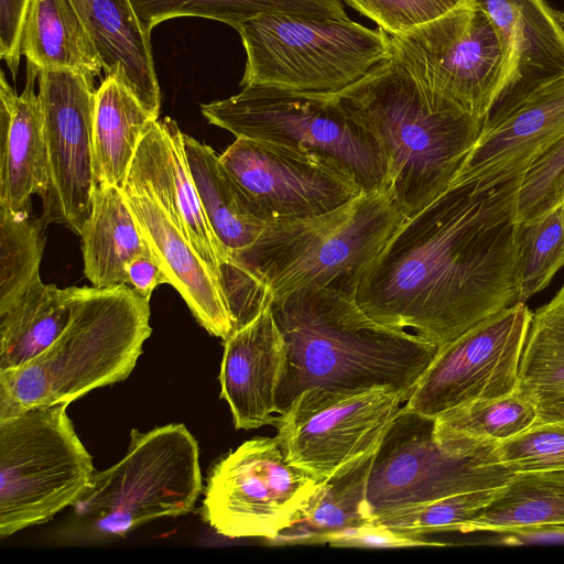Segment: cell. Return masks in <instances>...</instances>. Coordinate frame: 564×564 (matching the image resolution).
I'll use <instances>...</instances> for the list:
<instances>
[{
  "label": "cell",
  "mask_w": 564,
  "mask_h": 564,
  "mask_svg": "<svg viewBox=\"0 0 564 564\" xmlns=\"http://www.w3.org/2000/svg\"><path fill=\"white\" fill-rule=\"evenodd\" d=\"M177 123L153 120L143 133L124 185L144 189L167 213L220 282L225 252L204 214Z\"/></svg>",
  "instance_id": "cell-18"
},
{
  "label": "cell",
  "mask_w": 564,
  "mask_h": 564,
  "mask_svg": "<svg viewBox=\"0 0 564 564\" xmlns=\"http://www.w3.org/2000/svg\"><path fill=\"white\" fill-rule=\"evenodd\" d=\"M499 462L513 475L564 473V423L536 419L496 445Z\"/></svg>",
  "instance_id": "cell-37"
},
{
  "label": "cell",
  "mask_w": 564,
  "mask_h": 564,
  "mask_svg": "<svg viewBox=\"0 0 564 564\" xmlns=\"http://www.w3.org/2000/svg\"><path fill=\"white\" fill-rule=\"evenodd\" d=\"M69 403L0 421V536L51 520L89 488L93 459L67 415Z\"/></svg>",
  "instance_id": "cell-8"
},
{
  "label": "cell",
  "mask_w": 564,
  "mask_h": 564,
  "mask_svg": "<svg viewBox=\"0 0 564 564\" xmlns=\"http://www.w3.org/2000/svg\"><path fill=\"white\" fill-rule=\"evenodd\" d=\"M220 397L228 403L236 430L272 424L286 364V346L271 306L224 340Z\"/></svg>",
  "instance_id": "cell-19"
},
{
  "label": "cell",
  "mask_w": 564,
  "mask_h": 564,
  "mask_svg": "<svg viewBox=\"0 0 564 564\" xmlns=\"http://www.w3.org/2000/svg\"><path fill=\"white\" fill-rule=\"evenodd\" d=\"M321 482L286 460L275 436H256L213 465L202 516L224 536L272 541L299 522Z\"/></svg>",
  "instance_id": "cell-12"
},
{
  "label": "cell",
  "mask_w": 564,
  "mask_h": 564,
  "mask_svg": "<svg viewBox=\"0 0 564 564\" xmlns=\"http://www.w3.org/2000/svg\"><path fill=\"white\" fill-rule=\"evenodd\" d=\"M147 245L191 313L210 335L227 339L232 321L220 282L167 213L139 187H122Z\"/></svg>",
  "instance_id": "cell-20"
},
{
  "label": "cell",
  "mask_w": 564,
  "mask_h": 564,
  "mask_svg": "<svg viewBox=\"0 0 564 564\" xmlns=\"http://www.w3.org/2000/svg\"><path fill=\"white\" fill-rule=\"evenodd\" d=\"M200 110L209 123L236 138L332 158L365 192L388 189L387 162L377 139L333 95L249 85Z\"/></svg>",
  "instance_id": "cell-7"
},
{
  "label": "cell",
  "mask_w": 564,
  "mask_h": 564,
  "mask_svg": "<svg viewBox=\"0 0 564 564\" xmlns=\"http://www.w3.org/2000/svg\"><path fill=\"white\" fill-rule=\"evenodd\" d=\"M93 82L69 69L39 73V101L50 169V192L43 202L46 225L62 224L78 236L90 216L96 188Z\"/></svg>",
  "instance_id": "cell-16"
},
{
  "label": "cell",
  "mask_w": 564,
  "mask_h": 564,
  "mask_svg": "<svg viewBox=\"0 0 564 564\" xmlns=\"http://www.w3.org/2000/svg\"><path fill=\"white\" fill-rule=\"evenodd\" d=\"M564 527V473H520L459 529L460 533H512Z\"/></svg>",
  "instance_id": "cell-30"
},
{
  "label": "cell",
  "mask_w": 564,
  "mask_h": 564,
  "mask_svg": "<svg viewBox=\"0 0 564 564\" xmlns=\"http://www.w3.org/2000/svg\"><path fill=\"white\" fill-rule=\"evenodd\" d=\"M375 453L323 480L299 522L272 541L275 544H319L327 534L373 521L368 502V480Z\"/></svg>",
  "instance_id": "cell-31"
},
{
  "label": "cell",
  "mask_w": 564,
  "mask_h": 564,
  "mask_svg": "<svg viewBox=\"0 0 564 564\" xmlns=\"http://www.w3.org/2000/svg\"><path fill=\"white\" fill-rule=\"evenodd\" d=\"M74 286L58 289L40 275L0 313V371L19 368L46 350L73 316Z\"/></svg>",
  "instance_id": "cell-28"
},
{
  "label": "cell",
  "mask_w": 564,
  "mask_h": 564,
  "mask_svg": "<svg viewBox=\"0 0 564 564\" xmlns=\"http://www.w3.org/2000/svg\"><path fill=\"white\" fill-rule=\"evenodd\" d=\"M513 474L496 446L470 455L443 449L434 437V417L404 404L375 453L368 502L372 517L400 507L506 485Z\"/></svg>",
  "instance_id": "cell-13"
},
{
  "label": "cell",
  "mask_w": 564,
  "mask_h": 564,
  "mask_svg": "<svg viewBox=\"0 0 564 564\" xmlns=\"http://www.w3.org/2000/svg\"><path fill=\"white\" fill-rule=\"evenodd\" d=\"M42 217L0 205V313L15 303L36 279L45 247Z\"/></svg>",
  "instance_id": "cell-34"
},
{
  "label": "cell",
  "mask_w": 564,
  "mask_h": 564,
  "mask_svg": "<svg viewBox=\"0 0 564 564\" xmlns=\"http://www.w3.org/2000/svg\"><path fill=\"white\" fill-rule=\"evenodd\" d=\"M564 265V205L529 224H521L517 257L519 303L545 289Z\"/></svg>",
  "instance_id": "cell-35"
},
{
  "label": "cell",
  "mask_w": 564,
  "mask_h": 564,
  "mask_svg": "<svg viewBox=\"0 0 564 564\" xmlns=\"http://www.w3.org/2000/svg\"><path fill=\"white\" fill-rule=\"evenodd\" d=\"M21 55L42 69H69L93 83L101 59L72 0H30Z\"/></svg>",
  "instance_id": "cell-27"
},
{
  "label": "cell",
  "mask_w": 564,
  "mask_h": 564,
  "mask_svg": "<svg viewBox=\"0 0 564 564\" xmlns=\"http://www.w3.org/2000/svg\"><path fill=\"white\" fill-rule=\"evenodd\" d=\"M40 69L28 63L26 83L18 95L1 72L0 78V205L30 212L31 197L44 202L50 169L43 118L34 91Z\"/></svg>",
  "instance_id": "cell-21"
},
{
  "label": "cell",
  "mask_w": 564,
  "mask_h": 564,
  "mask_svg": "<svg viewBox=\"0 0 564 564\" xmlns=\"http://www.w3.org/2000/svg\"><path fill=\"white\" fill-rule=\"evenodd\" d=\"M156 120L117 75L96 89L93 165L96 186H124L139 142Z\"/></svg>",
  "instance_id": "cell-26"
},
{
  "label": "cell",
  "mask_w": 564,
  "mask_h": 564,
  "mask_svg": "<svg viewBox=\"0 0 564 564\" xmlns=\"http://www.w3.org/2000/svg\"><path fill=\"white\" fill-rule=\"evenodd\" d=\"M404 218L389 191L379 188L322 215L268 221L257 240L219 270L232 332L296 291L354 293Z\"/></svg>",
  "instance_id": "cell-2"
},
{
  "label": "cell",
  "mask_w": 564,
  "mask_h": 564,
  "mask_svg": "<svg viewBox=\"0 0 564 564\" xmlns=\"http://www.w3.org/2000/svg\"><path fill=\"white\" fill-rule=\"evenodd\" d=\"M389 35H402L471 0H344Z\"/></svg>",
  "instance_id": "cell-39"
},
{
  "label": "cell",
  "mask_w": 564,
  "mask_h": 564,
  "mask_svg": "<svg viewBox=\"0 0 564 564\" xmlns=\"http://www.w3.org/2000/svg\"><path fill=\"white\" fill-rule=\"evenodd\" d=\"M129 284L150 300L153 290L161 284H170L161 264L149 250L137 256L128 265Z\"/></svg>",
  "instance_id": "cell-42"
},
{
  "label": "cell",
  "mask_w": 564,
  "mask_h": 564,
  "mask_svg": "<svg viewBox=\"0 0 564 564\" xmlns=\"http://www.w3.org/2000/svg\"><path fill=\"white\" fill-rule=\"evenodd\" d=\"M536 419V403L519 388L507 395L474 400L437 414L434 437L449 453L478 454L529 427Z\"/></svg>",
  "instance_id": "cell-29"
},
{
  "label": "cell",
  "mask_w": 564,
  "mask_h": 564,
  "mask_svg": "<svg viewBox=\"0 0 564 564\" xmlns=\"http://www.w3.org/2000/svg\"><path fill=\"white\" fill-rule=\"evenodd\" d=\"M564 205V137L545 151L521 180L518 219L538 220Z\"/></svg>",
  "instance_id": "cell-38"
},
{
  "label": "cell",
  "mask_w": 564,
  "mask_h": 564,
  "mask_svg": "<svg viewBox=\"0 0 564 564\" xmlns=\"http://www.w3.org/2000/svg\"><path fill=\"white\" fill-rule=\"evenodd\" d=\"M474 1L492 21L505 51L499 97L564 74V31L547 0Z\"/></svg>",
  "instance_id": "cell-22"
},
{
  "label": "cell",
  "mask_w": 564,
  "mask_h": 564,
  "mask_svg": "<svg viewBox=\"0 0 564 564\" xmlns=\"http://www.w3.org/2000/svg\"><path fill=\"white\" fill-rule=\"evenodd\" d=\"M557 17H558L560 24L564 31V9L557 11Z\"/></svg>",
  "instance_id": "cell-44"
},
{
  "label": "cell",
  "mask_w": 564,
  "mask_h": 564,
  "mask_svg": "<svg viewBox=\"0 0 564 564\" xmlns=\"http://www.w3.org/2000/svg\"><path fill=\"white\" fill-rule=\"evenodd\" d=\"M408 399L390 386L311 388L278 414L272 425L286 460L323 481L375 453Z\"/></svg>",
  "instance_id": "cell-11"
},
{
  "label": "cell",
  "mask_w": 564,
  "mask_h": 564,
  "mask_svg": "<svg viewBox=\"0 0 564 564\" xmlns=\"http://www.w3.org/2000/svg\"><path fill=\"white\" fill-rule=\"evenodd\" d=\"M79 237L84 273L97 288L129 284V263L150 250L117 186H96L91 213Z\"/></svg>",
  "instance_id": "cell-25"
},
{
  "label": "cell",
  "mask_w": 564,
  "mask_h": 564,
  "mask_svg": "<svg viewBox=\"0 0 564 564\" xmlns=\"http://www.w3.org/2000/svg\"><path fill=\"white\" fill-rule=\"evenodd\" d=\"M333 96L377 139L387 162L388 191L405 217L448 187L482 124L454 105L432 102L393 53Z\"/></svg>",
  "instance_id": "cell-4"
},
{
  "label": "cell",
  "mask_w": 564,
  "mask_h": 564,
  "mask_svg": "<svg viewBox=\"0 0 564 564\" xmlns=\"http://www.w3.org/2000/svg\"><path fill=\"white\" fill-rule=\"evenodd\" d=\"M391 37L393 56L433 102L484 121L505 77V51L490 18L474 0Z\"/></svg>",
  "instance_id": "cell-10"
},
{
  "label": "cell",
  "mask_w": 564,
  "mask_h": 564,
  "mask_svg": "<svg viewBox=\"0 0 564 564\" xmlns=\"http://www.w3.org/2000/svg\"><path fill=\"white\" fill-rule=\"evenodd\" d=\"M327 543L341 547H412L438 546L441 542L427 541L424 536L409 535L371 521L322 538Z\"/></svg>",
  "instance_id": "cell-40"
},
{
  "label": "cell",
  "mask_w": 564,
  "mask_h": 564,
  "mask_svg": "<svg viewBox=\"0 0 564 564\" xmlns=\"http://www.w3.org/2000/svg\"><path fill=\"white\" fill-rule=\"evenodd\" d=\"M203 491L197 441L182 423L130 432L126 456L95 471L75 505L100 529L124 535L145 522L189 513Z\"/></svg>",
  "instance_id": "cell-9"
},
{
  "label": "cell",
  "mask_w": 564,
  "mask_h": 564,
  "mask_svg": "<svg viewBox=\"0 0 564 564\" xmlns=\"http://www.w3.org/2000/svg\"><path fill=\"white\" fill-rule=\"evenodd\" d=\"M30 0H0V56L15 78L21 59V35Z\"/></svg>",
  "instance_id": "cell-41"
},
{
  "label": "cell",
  "mask_w": 564,
  "mask_h": 564,
  "mask_svg": "<svg viewBox=\"0 0 564 564\" xmlns=\"http://www.w3.org/2000/svg\"><path fill=\"white\" fill-rule=\"evenodd\" d=\"M143 31L173 18L198 17L238 29L265 13H286L321 19H344L341 0H130Z\"/></svg>",
  "instance_id": "cell-32"
},
{
  "label": "cell",
  "mask_w": 564,
  "mask_h": 564,
  "mask_svg": "<svg viewBox=\"0 0 564 564\" xmlns=\"http://www.w3.org/2000/svg\"><path fill=\"white\" fill-rule=\"evenodd\" d=\"M183 142L204 214L227 262L257 240L267 221L259 216L209 145L185 133Z\"/></svg>",
  "instance_id": "cell-24"
},
{
  "label": "cell",
  "mask_w": 564,
  "mask_h": 564,
  "mask_svg": "<svg viewBox=\"0 0 564 564\" xmlns=\"http://www.w3.org/2000/svg\"><path fill=\"white\" fill-rule=\"evenodd\" d=\"M151 332L150 300L130 284L74 286L73 316L57 340L25 365L0 371V421L123 381Z\"/></svg>",
  "instance_id": "cell-5"
},
{
  "label": "cell",
  "mask_w": 564,
  "mask_h": 564,
  "mask_svg": "<svg viewBox=\"0 0 564 564\" xmlns=\"http://www.w3.org/2000/svg\"><path fill=\"white\" fill-rule=\"evenodd\" d=\"M536 405L539 419L564 423V395L541 401Z\"/></svg>",
  "instance_id": "cell-43"
},
{
  "label": "cell",
  "mask_w": 564,
  "mask_h": 564,
  "mask_svg": "<svg viewBox=\"0 0 564 564\" xmlns=\"http://www.w3.org/2000/svg\"><path fill=\"white\" fill-rule=\"evenodd\" d=\"M219 158L267 223L322 215L365 192L348 169L313 152L236 138Z\"/></svg>",
  "instance_id": "cell-15"
},
{
  "label": "cell",
  "mask_w": 564,
  "mask_h": 564,
  "mask_svg": "<svg viewBox=\"0 0 564 564\" xmlns=\"http://www.w3.org/2000/svg\"><path fill=\"white\" fill-rule=\"evenodd\" d=\"M563 137L564 74L500 96L453 180L488 188L523 177Z\"/></svg>",
  "instance_id": "cell-17"
},
{
  "label": "cell",
  "mask_w": 564,
  "mask_h": 564,
  "mask_svg": "<svg viewBox=\"0 0 564 564\" xmlns=\"http://www.w3.org/2000/svg\"><path fill=\"white\" fill-rule=\"evenodd\" d=\"M247 55L240 86L336 95L392 56L390 35L349 18L265 13L237 29Z\"/></svg>",
  "instance_id": "cell-6"
},
{
  "label": "cell",
  "mask_w": 564,
  "mask_h": 564,
  "mask_svg": "<svg viewBox=\"0 0 564 564\" xmlns=\"http://www.w3.org/2000/svg\"><path fill=\"white\" fill-rule=\"evenodd\" d=\"M531 317L525 303H518L440 347L404 405L435 417L459 404L518 390Z\"/></svg>",
  "instance_id": "cell-14"
},
{
  "label": "cell",
  "mask_w": 564,
  "mask_h": 564,
  "mask_svg": "<svg viewBox=\"0 0 564 564\" xmlns=\"http://www.w3.org/2000/svg\"><path fill=\"white\" fill-rule=\"evenodd\" d=\"M519 388L536 404L564 395V283L549 303L532 313Z\"/></svg>",
  "instance_id": "cell-33"
},
{
  "label": "cell",
  "mask_w": 564,
  "mask_h": 564,
  "mask_svg": "<svg viewBox=\"0 0 564 564\" xmlns=\"http://www.w3.org/2000/svg\"><path fill=\"white\" fill-rule=\"evenodd\" d=\"M501 487L400 507L375 516L373 521L409 535L459 532L462 525L477 517Z\"/></svg>",
  "instance_id": "cell-36"
},
{
  "label": "cell",
  "mask_w": 564,
  "mask_h": 564,
  "mask_svg": "<svg viewBox=\"0 0 564 564\" xmlns=\"http://www.w3.org/2000/svg\"><path fill=\"white\" fill-rule=\"evenodd\" d=\"M107 75L121 78L156 119L161 93L154 69L151 36L130 0H72Z\"/></svg>",
  "instance_id": "cell-23"
},
{
  "label": "cell",
  "mask_w": 564,
  "mask_h": 564,
  "mask_svg": "<svg viewBox=\"0 0 564 564\" xmlns=\"http://www.w3.org/2000/svg\"><path fill=\"white\" fill-rule=\"evenodd\" d=\"M271 308L286 346L278 414L311 388L364 390L390 386L409 398L438 346L368 316L354 293L336 288L301 290Z\"/></svg>",
  "instance_id": "cell-3"
},
{
  "label": "cell",
  "mask_w": 564,
  "mask_h": 564,
  "mask_svg": "<svg viewBox=\"0 0 564 564\" xmlns=\"http://www.w3.org/2000/svg\"><path fill=\"white\" fill-rule=\"evenodd\" d=\"M521 180L488 188L453 180L403 219L361 273L359 307L442 347L518 304Z\"/></svg>",
  "instance_id": "cell-1"
}]
</instances>
